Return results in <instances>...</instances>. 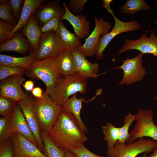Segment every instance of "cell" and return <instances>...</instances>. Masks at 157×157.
<instances>
[{
    "label": "cell",
    "mask_w": 157,
    "mask_h": 157,
    "mask_svg": "<svg viewBox=\"0 0 157 157\" xmlns=\"http://www.w3.org/2000/svg\"><path fill=\"white\" fill-rule=\"evenodd\" d=\"M136 116V122L133 129L129 133L126 144L133 143L139 138L149 137L157 141V126L153 121L151 110H138Z\"/></svg>",
    "instance_id": "obj_5"
},
{
    "label": "cell",
    "mask_w": 157,
    "mask_h": 157,
    "mask_svg": "<svg viewBox=\"0 0 157 157\" xmlns=\"http://www.w3.org/2000/svg\"><path fill=\"white\" fill-rule=\"evenodd\" d=\"M147 153H144L140 157H147Z\"/></svg>",
    "instance_id": "obj_44"
},
{
    "label": "cell",
    "mask_w": 157,
    "mask_h": 157,
    "mask_svg": "<svg viewBox=\"0 0 157 157\" xmlns=\"http://www.w3.org/2000/svg\"><path fill=\"white\" fill-rule=\"evenodd\" d=\"M33 98L31 95L29 94L24 99L16 102L36 140L39 149L43 153L44 146L41 136L40 124L33 106Z\"/></svg>",
    "instance_id": "obj_12"
},
{
    "label": "cell",
    "mask_w": 157,
    "mask_h": 157,
    "mask_svg": "<svg viewBox=\"0 0 157 157\" xmlns=\"http://www.w3.org/2000/svg\"><path fill=\"white\" fill-rule=\"evenodd\" d=\"M11 138L14 157H47L38 147L21 133L14 132Z\"/></svg>",
    "instance_id": "obj_15"
},
{
    "label": "cell",
    "mask_w": 157,
    "mask_h": 157,
    "mask_svg": "<svg viewBox=\"0 0 157 157\" xmlns=\"http://www.w3.org/2000/svg\"><path fill=\"white\" fill-rule=\"evenodd\" d=\"M131 49L138 50L143 54H151L157 58V36L152 32L149 38L147 33H143L136 40L126 39L124 45L119 50L118 55L112 61L115 62V58L122 53Z\"/></svg>",
    "instance_id": "obj_11"
},
{
    "label": "cell",
    "mask_w": 157,
    "mask_h": 157,
    "mask_svg": "<svg viewBox=\"0 0 157 157\" xmlns=\"http://www.w3.org/2000/svg\"><path fill=\"white\" fill-rule=\"evenodd\" d=\"M143 54L140 53L135 57L131 59L119 60L123 62L121 66L113 68V69H121L123 71V78L119 84L126 85L131 84L142 80L147 74L146 70L142 65Z\"/></svg>",
    "instance_id": "obj_9"
},
{
    "label": "cell",
    "mask_w": 157,
    "mask_h": 157,
    "mask_svg": "<svg viewBox=\"0 0 157 157\" xmlns=\"http://www.w3.org/2000/svg\"><path fill=\"white\" fill-rule=\"evenodd\" d=\"M65 49L57 31H51L43 33L35 53V60L55 58Z\"/></svg>",
    "instance_id": "obj_7"
},
{
    "label": "cell",
    "mask_w": 157,
    "mask_h": 157,
    "mask_svg": "<svg viewBox=\"0 0 157 157\" xmlns=\"http://www.w3.org/2000/svg\"><path fill=\"white\" fill-rule=\"evenodd\" d=\"M47 0H24V5L19 19L11 35V38L17 31L24 27L31 15L41 5Z\"/></svg>",
    "instance_id": "obj_23"
},
{
    "label": "cell",
    "mask_w": 157,
    "mask_h": 157,
    "mask_svg": "<svg viewBox=\"0 0 157 157\" xmlns=\"http://www.w3.org/2000/svg\"><path fill=\"white\" fill-rule=\"evenodd\" d=\"M76 157H104L92 152L82 144L80 147L71 150Z\"/></svg>",
    "instance_id": "obj_37"
},
{
    "label": "cell",
    "mask_w": 157,
    "mask_h": 157,
    "mask_svg": "<svg viewBox=\"0 0 157 157\" xmlns=\"http://www.w3.org/2000/svg\"><path fill=\"white\" fill-rule=\"evenodd\" d=\"M153 153L147 157H157V145L155 148Z\"/></svg>",
    "instance_id": "obj_43"
},
{
    "label": "cell",
    "mask_w": 157,
    "mask_h": 157,
    "mask_svg": "<svg viewBox=\"0 0 157 157\" xmlns=\"http://www.w3.org/2000/svg\"><path fill=\"white\" fill-rule=\"evenodd\" d=\"M87 84V78L78 73L67 76L59 75L55 87L48 95L56 104L62 106L71 96L78 92L85 94Z\"/></svg>",
    "instance_id": "obj_2"
},
{
    "label": "cell",
    "mask_w": 157,
    "mask_h": 157,
    "mask_svg": "<svg viewBox=\"0 0 157 157\" xmlns=\"http://www.w3.org/2000/svg\"><path fill=\"white\" fill-rule=\"evenodd\" d=\"M33 103L41 130L47 133L62 111V106L44 93L41 98L33 97Z\"/></svg>",
    "instance_id": "obj_3"
},
{
    "label": "cell",
    "mask_w": 157,
    "mask_h": 157,
    "mask_svg": "<svg viewBox=\"0 0 157 157\" xmlns=\"http://www.w3.org/2000/svg\"><path fill=\"white\" fill-rule=\"evenodd\" d=\"M65 12V8L61 5L60 1L54 0L48 1L41 5L33 14L41 28L53 18H57L62 20Z\"/></svg>",
    "instance_id": "obj_14"
},
{
    "label": "cell",
    "mask_w": 157,
    "mask_h": 157,
    "mask_svg": "<svg viewBox=\"0 0 157 157\" xmlns=\"http://www.w3.org/2000/svg\"><path fill=\"white\" fill-rule=\"evenodd\" d=\"M66 157H76L75 155L71 151L64 149Z\"/></svg>",
    "instance_id": "obj_42"
},
{
    "label": "cell",
    "mask_w": 157,
    "mask_h": 157,
    "mask_svg": "<svg viewBox=\"0 0 157 157\" xmlns=\"http://www.w3.org/2000/svg\"><path fill=\"white\" fill-rule=\"evenodd\" d=\"M15 26L8 21L0 19V43L11 38V35Z\"/></svg>",
    "instance_id": "obj_32"
},
{
    "label": "cell",
    "mask_w": 157,
    "mask_h": 157,
    "mask_svg": "<svg viewBox=\"0 0 157 157\" xmlns=\"http://www.w3.org/2000/svg\"><path fill=\"white\" fill-rule=\"evenodd\" d=\"M13 15L16 20H19L24 5V0H10Z\"/></svg>",
    "instance_id": "obj_36"
},
{
    "label": "cell",
    "mask_w": 157,
    "mask_h": 157,
    "mask_svg": "<svg viewBox=\"0 0 157 157\" xmlns=\"http://www.w3.org/2000/svg\"><path fill=\"white\" fill-rule=\"evenodd\" d=\"M102 128L104 136L103 140L107 142L108 149L109 150L115 146L119 139L120 128L116 127L108 122Z\"/></svg>",
    "instance_id": "obj_28"
},
{
    "label": "cell",
    "mask_w": 157,
    "mask_h": 157,
    "mask_svg": "<svg viewBox=\"0 0 157 157\" xmlns=\"http://www.w3.org/2000/svg\"><path fill=\"white\" fill-rule=\"evenodd\" d=\"M24 73L33 79H40L46 86L45 94L49 95L55 87L59 75L56 66L55 58H49L40 60H35Z\"/></svg>",
    "instance_id": "obj_4"
},
{
    "label": "cell",
    "mask_w": 157,
    "mask_h": 157,
    "mask_svg": "<svg viewBox=\"0 0 157 157\" xmlns=\"http://www.w3.org/2000/svg\"><path fill=\"white\" fill-rule=\"evenodd\" d=\"M47 134L58 147L70 151L88 140L73 115L63 108Z\"/></svg>",
    "instance_id": "obj_1"
},
{
    "label": "cell",
    "mask_w": 157,
    "mask_h": 157,
    "mask_svg": "<svg viewBox=\"0 0 157 157\" xmlns=\"http://www.w3.org/2000/svg\"><path fill=\"white\" fill-rule=\"evenodd\" d=\"M154 99L157 101V97H154Z\"/></svg>",
    "instance_id": "obj_45"
},
{
    "label": "cell",
    "mask_w": 157,
    "mask_h": 157,
    "mask_svg": "<svg viewBox=\"0 0 157 157\" xmlns=\"http://www.w3.org/2000/svg\"><path fill=\"white\" fill-rule=\"evenodd\" d=\"M40 134L44 146L43 153L47 157H66L64 149L57 146L47 133L41 130Z\"/></svg>",
    "instance_id": "obj_26"
},
{
    "label": "cell",
    "mask_w": 157,
    "mask_h": 157,
    "mask_svg": "<svg viewBox=\"0 0 157 157\" xmlns=\"http://www.w3.org/2000/svg\"><path fill=\"white\" fill-rule=\"evenodd\" d=\"M32 50L29 42L19 30L16 32L10 39L0 45V52L12 51L26 55Z\"/></svg>",
    "instance_id": "obj_19"
},
{
    "label": "cell",
    "mask_w": 157,
    "mask_h": 157,
    "mask_svg": "<svg viewBox=\"0 0 157 157\" xmlns=\"http://www.w3.org/2000/svg\"><path fill=\"white\" fill-rule=\"evenodd\" d=\"M87 1V0H70L67 7L72 10L74 14H78L82 12Z\"/></svg>",
    "instance_id": "obj_38"
},
{
    "label": "cell",
    "mask_w": 157,
    "mask_h": 157,
    "mask_svg": "<svg viewBox=\"0 0 157 157\" xmlns=\"http://www.w3.org/2000/svg\"><path fill=\"white\" fill-rule=\"evenodd\" d=\"M57 32L65 49L71 50L83 45L77 35L68 31L62 20L59 22Z\"/></svg>",
    "instance_id": "obj_25"
},
{
    "label": "cell",
    "mask_w": 157,
    "mask_h": 157,
    "mask_svg": "<svg viewBox=\"0 0 157 157\" xmlns=\"http://www.w3.org/2000/svg\"><path fill=\"white\" fill-rule=\"evenodd\" d=\"M26 68L23 67H10L0 65V80L8 77L23 74Z\"/></svg>",
    "instance_id": "obj_33"
},
{
    "label": "cell",
    "mask_w": 157,
    "mask_h": 157,
    "mask_svg": "<svg viewBox=\"0 0 157 157\" xmlns=\"http://www.w3.org/2000/svg\"><path fill=\"white\" fill-rule=\"evenodd\" d=\"M60 20L57 18H53L45 24L40 29L42 33L51 31H57Z\"/></svg>",
    "instance_id": "obj_39"
},
{
    "label": "cell",
    "mask_w": 157,
    "mask_h": 157,
    "mask_svg": "<svg viewBox=\"0 0 157 157\" xmlns=\"http://www.w3.org/2000/svg\"><path fill=\"white\" fill-rule=\"evenodd\" d=\"M157 145V142L154 140L140 138L129 144L118 142L106 153L108 157H136L142 153L153 152Z\"/></svg>",
    "instance_id": "obj_6"
},
{
    "label": "cell",
    "mask_w": 157,
    "mask_h": 157,
    "mask_svg": "<svg viewBox=\"0 0 157 157\" xmlns=\"http://www.w3.org/2000/svg\"><path fill=\"white\" fill-rule=\"evenodd\" d=\"M12 124L13 132L21 133L38 147L36 140L16 101L14 103L12 114Z\"/></svg>",
    "instance_id": "obj_18"
},
{
    "label": "cell",
    "mask_w": 157,
    "mask_h": 157,
    "mask_svg": "<svg viewBox=\"0 0 157 157\" xmlns=\"http://www.w3.org/2000/svg\"><path fill=\"white\" fill-rule=\"evenodd\" d=\"M24 89L28 91H32L34 88V83L31 80H28L25 82L22 85Z\"/></svg>",
    "instance_id": "obj_41"
},
{
    "label": "cell",
    "mask_w": 157,
    "mask_h": 157,
    "mask_svg": "<svg viewBox=\"0 0 157 157\" xmlns=\"http://www.w3.org/2000/svg\"><path fill=\"white\" fill-rule=\"evenodd\" d=\"M0 144V157H14V148L11 138Z\"/></svg>",
    "instance_id": "obj_35"
},
{
    "label": "cell",
    "mask_w": 157,
    "mask_h": 157,
    "mask_svg": "<svg viewBox=\"0 0 157 157\" xmlns=\"http://www.w3.org/2000/svg\"><path fill=\"white\" fill-rule=\"evenodd\" d=\"M12 114L0 118V143L11 138L14 133L12 124Z\"/></svg>",
    "instance_id": "obj_29"
},
{
    "label": "cell",
    "mask_w": 157,
    "mask_h": 157,
    "mask_svg": "<svg viewBox=\"0 0 157 157\" xmlns=\"http://www.w3.org/2000/svg\"><path fill=\"white\" fill-rule=\"evenodd\" d=\"M65 9V12L62 20L66 19L72 26L75 33L80 39H84L88 36L91 30L90 22L83 14L74 15L70 11L65 2L62 3Z\"/></svg>",
    "instance_id": "obj_17"
},
{
    "label": "cell",
    "mask_w": 157,
    "mask_h": 157,
    "mask_svg": "<svg viewBox=\"0 0 157 157\" xmlns=\"http://www.w3.org/2000/svg\"><path fill=\"white\" fill-rule=\"evenodd\" d=\"M109 13L114 18V25L110 32L100 38L99 46L95 54L97 60H102L104 58V51L115 37L123 33L137 31L141 28L140 24L136 21L123 22L115 16L113 10Z\"/></svg>",
    "instance_id": "obj_8"
},
{
    "label": "cell",
    "mask_w": 157,
    "mask_h": 157,
    "mask_svg": "<svg viewBox=\"0 0 157 157\" xmlns=\"http://www.w3.org/2000/svg\"><path fill=\"white\" fill-rule=\"evenodd\" d=\"M56 67L58 74L67 76L77 73L71 50L65 49L55 58Z\"/></svg>",
    "instance_id": "obj_20"
},
{
    "label": "cell",
    "mask_w": 157,
    "mask_h": 157,
    "mask_svg": "<svg viewBox=\"0 0 157 157\" xmlns=\"http://www.w3.org/2000/svg\"><path fill=\"white\" fill-rule=\"evenodd\" d=\"M71 51L77 72L83 77L87 79L97 78L99 75L106 72L98 74L99 70V64L97 63H92L89 62L78 48L73 49Z\"/></svg>",
    "instance_id": "obj_16"
},
{
    "label": "cell",
    "mask_w": 157,
    "mask_h": 157,
    "mask_svg": "<svg viewBox=\"0 0 157 157\" xmlns=\"http://www.w3.org/2000/svg\"><path fill=\"white\" fill-rule=\"evenodd\" d=\"M15 101L10 99L0 96L1 117H6L12 113Z\"/></svg>",
    "instance_id": "obj_34"
},
{
    "label": "cell",
    "mask_w": 157,
    "mask_h": 157,
    "mask_svg": "<svg viewBox=\"0 0 157 157\" xmlns=\"http://www.w3.org/2000/svg\"><path fill=\"white\" fill-rule=\"evenodd\" d=\"M135 119V115H132L131 113L126 116L124 120V125L120 127V137L118 142L125 143L129 135V127Z\"/></svg>",
    "instance_id": "obj_31"
},
{
    "label": "cell",
    "mask_w": 157,
    "mask_h": 157,
    "mask_svg": "<svg viewBox=\"0 0 157 157\" xmlns=\"http://www.w3.org/2000/svg\"><path fill=\"white\" fill-rule=\"evenodd\" d=\"M43 93L42 89L39 87L34 88L31 91V93L34 97L38 98L42 97L43 95Z\"/></svg>",
    "instance_id": "obj_40"
},
{
    "label": "cell",
    "mask_w": 157,
    "mask_h": 157,
    "mask_svg": "<svg viewBox=\"0 0 157 157\" xmlns=\"http://www.w3.org/2000/svg\"><path fill=\"white\" fill-rule=\"evenodd\" d=\"M76 93L69 99L62 106L63 109L67 112L72 114L76 120L80 128L84 133H88V129L82 120L81 116V111L82 107V103L85 102L86 99L80 97H77Z\"/></svg>",
    "instance_id": "obj_22"
},
{
    "label": "cell",
    "mask_w": 157,
    "mask_h": 157,
    "mask_svg": "<svg viewBox=\"0 0 157 157\" xmlns=\"http://www.w3.org/2000/svg\"><path fill=\"white\" fill-rule=\"evenodd\" d=\"M25 81L23 74L11 76L1 80L0 83V96L15 101L24 99L29 94L24 92L21 88Z\"/></svg>",
    "instance_id": "obj_13"
},
{
    "label": "cell",
    "mask_w": 157,
    "mask_h": 157,
    "mask_svg": "<svg viewBox=\"0 0 157 157\" xmlns=\"http://www.w3.org/2000/svg\"><path fill=\"white\" fill-rule=\"evenodd\" d=\"M21 30L29 42L33 50L35 53L38 49L42 33L38 22L33 14L30 17L26 25Z\"/></svg>",
    "instance_id": "obj_21"
},
{
    "label": "cell",
    "mask_w": 157,
    "mask_h": 157,
    "mask_svg": "<svg viewBox=\"0 0 157 157\" xmlns=\"http://www.w3.org/2000/svg\"><path fill=\"white\" fill-rule=\"evenodd\" d=\"M151 6L143 0H128L118 10L119 13L133 15L140 10H150Z\"/></svg>",
    "instance_id": "obj_27"
},
{
    "label": "cell",
    "mask_w": 157,
    "mask_h": 157,
    "mask_svg": "<svg viewBox=\"0 0 157 157\" xmlns=\"http://www.w3.org/2000/svg\"><path fill=\"white\" fill-rule=\"evenodd\" d=\"M0 18L8 22L15 26L17 24L14 17L10 0H0Z\"/></svg>",
    "instance_id": "obj_30"
},
{
    "label": "cell",
    "mask_w": 157,
    "mask_h": 157,
    "mask_svg": "<svg viewBox=\"0 0 157 157\" xmlns=\"http://www.w3.org/2000/svg\"><path fill=\"white\" fill-rule=\"evenodd\" d=\"M95 25L93 31L85 39L84 43L78 48L79 50L86 57H91L95 53L98 48L99 39L108 33L111 28L110 23L101 17L94 18Z\"/></svg>",
    "instance_id": "obj_10"
},
{
    "label": "cell",
    "mask_w": 157,
    "mask_h": 157,
    "mask_svg": "<svg viewBox=\"0 0 157 157\" xmlns=\"http://www.w3.org/2000/svg\"><path fill=\"white\" fill-rule=\"evenodd\" d=\"M35 53L32 50L29 55L23 57H15L0 54V65L10 67L28 68L35 60Z\"/></svg>",
    "instance_id": "obj_24"
}]
</instances>
